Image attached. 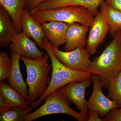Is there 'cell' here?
I'll use <instances>...</instances> for the list:
<instances>
[{
	"label": "cell",
	"instance_id": "cell-1",
	"mask_svg": "<svg viewBox=\"0 0 121 121\" xmlns=\"http://www.w3.org/2000/svg\"><path fill=\"white\" fill-rule=\"evenodd\" d=\"M121 70V31L115 34L101 55L91 61L88 71L99 76L102 88L108 89Z\"/></svg>",
	"mask_w": 121,
	"mask_h": 121
},
{
	"label": "cell",
	"instance_id": "cell-2",
	"mask_svg": "<svg viewBox=\"0 0 121 121\" xmlns=\"http://www.w3.org/2000/svg\"><path fill=\"white\" fill-rule=\"evenodd\" d=\"M43 48L47 52L51 60L52 71L51 81L44 94L33 103L31 106L35 109L51 94L67 84L75 82H80L91 76L89 71L74 70L67 67L59 60L52 50V44L44 37L43 40Z\"/></svg>",
	"mask_w": 121,
	"mask_h": 121
},
{
	"label": "cell",
	"instance_id": "cell-3",
	"mask_svg": "<svg viewBox=\"0 0 121 121\" xmlns=\"http://www.w3.org/2000/svg\"><path fill=\"white\" fill-rule=\"evenodd\" d=\"M50 59L47 52L41 58L32 59L20 56L26 68V83L29 87L28 103L31 106L43 95L51 81L50 72L52 66L48 65Z\"/></svg>",
	"mask_w": 121,
	"mask_h": 121
},
{
	"label": "cell",
	"instance_id": "cell-4",
	"mask_svg": "<svg viewBox=\"0 0 121 121\" xmlns=\"http://www.w3.org/2000/svg\"><path fill=\"white\" fill-rule=\"evenodd\" d=\"M30 13L34 19L40 24L52 21L68 24L78 22L89 27L92 26L95 16L87 9L77 5L40 9Z\"/></svg>",
	"mask_w": 121,
	"mask_h": 121
},
{
	"label": "cell",
	"instance_id": "cell-5",
	"mask_svg": "<svg viewBox=\"0 0 121 121\" xmlns=\"http://www.w3.org/2000/svg\"><path fill=\"white\" fill-rule=\"evenodd\" d=\"M45 99L43 105L27 115L25 121H32L45 115L59 113L70 115L78 121H88V117L71 108L70 105L72 102L59 89L51 94Z\"/></svg>",
	"mask_w": 121,
	"mask_h": 121
},
{
	"label": "cell",
	"instance_id": "cell-6",
	"mask_svg": "<svg viewBox=\"0 0 121 121\" xmlns=\"http://www.w3.org/2000/svg\"><path fill=\"white\" fill-rule=\"evenodd\" d=\"M52 48L57 58L67 67L77 71H88L91 61L86 48L79 47L71 51L63 52L52 45Z\"/></svg>",
	"mask_w": 121,
	"mask_h": 121
},
{
	"label": "cell",
	"instance_id": "cell-7",
	"mask_svg": "<svg viewBox=\"0 0 121 121\" xmlns=\"http://www.w3.org/2000/svg\"><path fill=\"white\" fill-rule=\"evenodd\" d=\"M92 79L93 91L90 99L87 101V107L89 110L97 112L100 117L103 118L112 110L121 107L116 102L106 97L103 93L99 76L93 74Z\"/></svg>",
	"mask_w": 121,
	"mask_h": 121
},
{
	"label": "cell",
	"instance_id": "cell-8",
	"mask_svg": "<svg viewBox=\"0 0 121 121\" xmlns=\"http://www.w3.org/2000/svg\"><path fill=\"white\" fill-rule=\"evenodd\" d=\"M92 82L91 76L83 81L70 83L59 89L60 92L75 104L79 112L87 117H88L89 109L85 99V93Z\"/></svg>",
	"mask_w": 121,
	"mask_h": 121
},
{
	"label": "cell",
	"instance_id": "cell-9",
	"mask_svg": "<svg viewBox=\"0 0 121 121\" xmlns=\"http://www.w3.org/2000/svg\"><path fill=\"white\" fill-rule=\"evenodd\" d=\"M87 39L86 49L91 55L97 52L99 44L103 42L109 31L107 20L101 12H99L95 16Z\"/></svg>",
	"mask_w": 121,
	"mask_h": 121
},
{
	"label": "cell",
	"instance_id": "cell-10",
	"mask_svg": "<svg viewBox=\"0 0 121 121\" xmlns=\"http://www.w3.org/2000/svg\"><path fill=\"white\" fill-rule=\"evenodd\" d=\"M22 32L13 38L9 45L10 49L20 56L32 59L41 58L44 53L39 50L35 42Z\"/></svg>",
	"mask_w": 121,
	"mask_h": 121
},
{
	"label": "cell",
	"instance_id": "cell-11",
	"mask_svg": "<svg viewBox=\"0 0 121 121\" xmlns=\"http://www.w3.org/2000/svg\"><path fill=\"white\" fill-rule=\"evenodd\" d=\"M89 28L78 22L69 24L64 47L65 51H71L78 48L86 47V35Z\"/></svg>",
	"mask_w": 121,
	"mask_h": 121
},
{
	"label": "cell",
	"instance_id": "cell-12",
	"mask_svg": "<svg viewBox=\"0 0 121 121\" xmlns=\"http://www.w3.org/2000/svg\"><path fill=\"white\" fill-rule=\"evenodd\" d=\"M104 0H45L31 12L43 9H50L61 7L77 5L84 7L95 15L98 12V8Z\"/></svg>",
	"mask_w": 121,
	"mask_h": 121
},
{
	"label": "cell",
	"instance_id": "cell-13",
	"mask_svg": "<svg viewBox=\"0 0 121 121\" xmlns=\"http://www.w3.org/2000/svg\"><path fill=\"white\" fill-rule=\"evenodd\" d=\"M45 37L52 46L58 48L65 43L66 34L69 24L59 21H52L41 24Z\"/></svg>",
	"mask_w": 121,
	"mask_h": 121
},
{
	"label": "cell",
	"instance_id": "cell-14",
	"mask_svg": "<svg viewBox=\"0 0 121 121\" xmlns=\"http://www.w3.org/2000/svg\"><path fill=\"white\" fill-rule=\"evenodd\" d=\"M23 32L33 39L39 47L43 48V40L45 37L41 24L33 17L28 9H25L21 17Z\"/></svg>",
	"mask_w": 121,
	"mask_h": 121
},
{
	"label": "cell",
	"instance_id": "cell-15",
	"mask_svg": "<svg viewBox=\"0 0 121 121\" xmlns=\"http://www.w3.org/2000/svg\"><path fill=\"white\" fill-rule=\"evenodd\" d=\"M10 57L12 65L8 78L9 82L11 86L27 100L29 97L28 91L20 70V56L11 50Z\"/></svg>",
	"mask_w": 121,
	"mask_h": 121
},
{
	"label": "cell",
	"instance_id": "cell-16",
	"mask_svg": "<svg viewBox=\"0 0 121 121\" xmlns=\"http://www.w3.org/2000/svg\"><path fill=\"white\" fill-rule=\"evenodd\" d=\"M18 33L11 16L0 5V47L10 45L13 38Z\"/></svg>",
	"mask_w": 121,
	"mask_h": 121
},
{
	"label": "cell",
	"instance_id": "cell-17",
	"mask_svg": "<svg viewBox=\"0 0 121 121\" xmlns=\"http://www.w3.org/2000/svg\"><path fill=\"white\" fill-rule=\"evenodd\" d=\"M26 0H0V4L11 16L18 33L22 32L21 17Z\"/></svg>",
	"mask_w": 121,
	"mask_h": 121
},
{
	"label": "cell",
	"instance_id": "cell-18",
	"mask_svg": "<svg viewBox=\"0 0 121 121\" xmlns=\"http://www.w3.org/2000/svg\"><path fill=\"white\" fill-rule=\"evenodd\" d=\"M0 94L4 97L10 108L16 107L28 108L30 106L23 95L3 81L0 82Z\"/></svg>",
	"mask_w": 121,
	"mask_h": 121
},
{
	"label": "cell",
	"instance_id": "cell-19",
	"mask_svg": "<svg viewBox=\"0 0 121 121\" xmlns=\"http://www.w3.org/2000/svg\"><path fill=\"white\" fill-rule=\"evenodd\" d=\"M99 7L108 22L110 34L114 37L117 32L121 31V12L110 7L105 0L101 3Z\"/></svg>",
	"mask_w": 121,
	"mask_h": 121
},
{
	"label": "cell",
	"instance_id": "cell-20",
	"mask_svg": "<svg viewBox=\"0 0 121 121\" xmlns=\"http://www.w3.org/2000/svg\"><path fill=\"white\" fill-rule=\"evenodd\" d=\"M33 109L30 106L28 108L11 107L0 115V121H25L27 115Z\"/></svg>",
	"mask_w": 121,
	"mask_h": 121
},
{
	"label": "cell",
	"instance_id": "cell-21",
	"mask_svg": "<svg viewBox=\"0 0 121 121\" xmlns=\"http://www.w3.org/2000/svg\"><path fill=\"white\" fill-rule=\"evenodd\" d=\"M108 89L107 97L121 107V70L117 76L111 82Z\"/></svg>",
	"mask_w": 121,
	"mask_h": 121
},
{
	"label": "cell",
	"instance_id": "cell-22",
	"mask_svg": "<svg viewBox=\"0 0 121 121\" xmlns=\"http://www.w3.org/2000/svg\"><path fill=\"white\" fill-rule=\"evenodd\" d=\"M12 65L11 59L8 57L7 52H4L0 53V80H4L8 78L9 74Z\"/></svg>",
	"mask_w": 121,
	"mask_h": 121
},
{
	"label": "cell",
	"instance_id": "cell-23",
	"mask_svg": "<svg viewBox=\"0 0 121 121\" xmlns=\"http://www.w3.org/2000/svg\"><path fill=\"white\" fill-rule=\"evenodd\" d=\"M104 121H121V108H117L111 111L103 118Z\"/></svg>",
	"mask_w": 121,
	"mask_h": 121
},
{
	"label": "cell",
	"instance_id": "cell-24",
	"mask_svg": "<svg viewBox=\"0 0 121 121\" xmlns=\"http://www.w3.org/2000/svg\"><path fill=\"white\" fill-rule=\"evenodd\" d=\"M45 0H26L25 9L31 11L36 8Z\"/></svg>",
	"mask_w": 121,
	"mask_h": 121
},
{
	"label": "cell",
	"instance_id": "cell-25",
	"mask_svg": "<svg viewBox=\"0 0 121 121\" xmlns=\"http://www.w3.org/2000/svg\"><path fill=\"white\" fill-rule=\"evenodd\" d=\"M108 5L121 12V0H105Z\"/></svg>",
	"mask_w": 121,
	"mask_h": 121
},
{
	"label": "cell",
	"instance_id": "cell-26",
	"mask_svg": "<svg viewBox=\"0 0 121 121\" xmlns=\"http://www.w3.org/2000/svg\"><path fill=\"white\" fill-rule=\"evenodd\" d=\"M10 108L4 97L0 94V114L6 112Z\"/></svg>",
	"mask_w": 121,
	"mask_h": 121
},
{
	"label": "cell",
	"instance_id": "cell-27",
	"mask_svg": "<svg viewBox=\"0 0 121 121\" xmlns=\"http://www.w3.org/2000/svg\"><path fill=\"white\" fill-rule=\"evenodd\" d=\"M88 121H102L103 118L99 116V114L94 110H89Z\"/></svg>",
	"mask_w": 121,
	"mask_h": 121
}]
</instances>
